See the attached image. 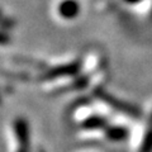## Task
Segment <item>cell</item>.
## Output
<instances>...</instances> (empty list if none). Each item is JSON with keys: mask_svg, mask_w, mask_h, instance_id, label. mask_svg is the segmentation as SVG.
I'll list each match as a JSON object with an SVG mask.
<instances>
[{"mask_svg": "<svg viewBox=\"0 0 152 152\" xmlns=\"http://www.w3.org/2000/svg\"><path fill=\"white\" fill-rule=\"evenodd\" d=\"M60 15L62 18H72L76 13H77V8H76V4L74 1H65L62 4H60L58 10Z\"/></svg>", "mask_w": 152, "mask_h": 152, "instance_id": "6da1fadb", "label": "cell"}]
</instances>
